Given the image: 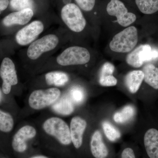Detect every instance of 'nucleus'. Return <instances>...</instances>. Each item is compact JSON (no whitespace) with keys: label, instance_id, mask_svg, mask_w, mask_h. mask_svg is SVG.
Wrapping results in <instances>:
<instances>
[{"label":"nucleus","instance_id":"obj_24","mask_svg":"<svg viewBox=\"0 0 158 158\" xmlns=\"http://www.w3.org/2000/svg\"><path fill=\"white\" fill-rule=\"evenodd\" d=\"M102 128L105 135L111 141H115L120 138V132L108 122L103 123Z\"/></svg>","mask_w":158,"mask_h":158},{"label":"nucleus","instance_id":"obj_28","mask_svg":"<svg viewBox=\"0 0 158 158\" xmlns=\"http://www.w3.org/2000/svg\"><path fill=\"white\" fill-rule=\"evenodd\" d=\"M99 83L104 87H112L117 85V80L113 75H99Z\"/></svg>","mask_w":158,"mask_h":158},{"label":"nucleus","instance_id":"obj_1","mask_svg":"<svg viewBox=\"0 0 158 158\" xmlns=\"http://www.w3.org/2000/svg\"><path fill=\"white\" fill-rule=\"evenodd\" d=\"M100 17L101 22L109 23L121 31L133 25L140 15L127 0H102Z\"/></svg>","mask_w":158,"mask_h":158},{"label":"nucleus","instance_id":"obj_17","mask_svg":"<svg viewBox=\"0 0 158 158\" xmlns=\"http://www.w3.org/2000/svg\"><path fill=\"white\" fill-rule=\"evenodd\" d=\"M81 10L91 15L98 23L101 22L100 8L102 0H74Z\"/></svg>","mask_w":158,"mask_h":158},{"label":"nucleus","instance_id":"obj_21","mask_svg":"<svg viewBox=\"0 0 158 158\" xmlns=\"http://www.w3.org/2000/svg\"><path fill=\"white\" fill-rule=\"evenodd\" d=\"M45 79L46 82L49 85L62 87L68 83L69 76L64 72L55 71L46 73Z\"/></svg>","mask_w":158,"mask_h":158},{"label":"nucleus","instance_id":"obj_27","mask_svg":"<svg viewBox=\"0 0 158 158\" xmlns=\"http://www.w3.org/2000/svg\"><path fill=\"white\" fill-rule=\"evenodd\" d=\"M10 4L12 9L19 11L27 9H32L34 2L33 0H11Z\"/></svg>","mask_w":158,"mask_h":158},{"label":"nucleus","instance_id":"obj_31","mask_svg":"<svg viewBox=\"0 0 158 158\" xmlns=\"http://www.w3.org/2000/svg\"><path fill=\"white\" fill-rule=\"evenodd\" d=\"M9 5V0H0V14L7 9Z\"/></svg>","mask_w":158,"mask_h":158},{"label":"nucleus","instance_id":"obj_7","mask_svg":"<svg viewBox=\"0 0 158 158\" xmlns=\"http://www.w3.org/2000/svg\"><path fill=\"white\" fill-rule=\"evenodd\" d=\"M59 43L56 35L48 34L31 44L27 51V56L31 60H36L43 54L56 48Z\"/></svg>","mask_w":158,"mask_h":158},{"label":"nucleus","instance_id":"obj_10","mask_svg":"<svg viewBox=\"0 0 158 158\" xmlns=\"http://www.w3.org/2000/svg\"><path fill=\"white\" fill-rule=\"evenodd\" d=\"M152 48V45L148 43L137 46L126 57V62L128 65L134 68L142 67L147 63L148 59Z\"/></svg>","mask_w":158,"mask_h":158},{"label":"nucleus","instance_id":"obj_32","mask_svg":"<svg viewBox=\"0 0 158 158\" xmlns=\"http://www.w3.org/2000/svg\"><path fill=\"white\" fill-rule=\"evenodd\" d=\"M31 158H48L47 157L45 156H34L32 157Z\"/></svg>","mask_w":158,"mask_h":158},{"label":"nucleus","instance_id":"obj_15","mask_svg":"<svg viewBox=\"0 0 158 158\" xmlns=\"http://www.w3.org/2000/svg\"><path fill=\"white\" fill-rule=\"evenodd\" d=\"M139 12L144 16L158 15V0H127Z\"/></svg>","mask_w":158,"mask_h":158},{"label":"nucleus","instance_id":"obj_26","mask_svg":"<svg viewBox=\"0 0 158 158\" xmlns=\"http://www.w3.org/2000/svg\"><path fill=\"white\" fill-rule=\"evenodd\" d=\"M69 95L71 100L76 104H81L85 98V91L79 86L73 87L69 91Z\"/></svg>","mask_w":158,"mask_h":158},{"label":"nucleus","instance_id":"obj_8","mask_svg":"<svg viewBox=\"0 0 158 158\" xmlns=\"http://www.w3.org/2000/svg\"><path fill=\"white\" fill-rule=\"evenodd\" d=\"M0 77L2 80V90L6 94L11 92V87L17 85L18 79L14 62L9 58H4L0 67Z\"/></svg>","mask_w":158,"mask_h":158},{"label":"nucleus","instance_id":"obj_12","mask_svg":"<svg viewBox=\"0 0 158 158\" xmlns=\"http://www.w3.org/2000/svg\"><path fill=\"white\" fill-rule=\"evenodd\" d=\"M87 126L86 120L79 116H75L72 118L70 127L71 137L72 142L76 148L81 146L83 135Z\"/></svg>","mask_w":158,"mask_h":158},{"label":"nucleus","instance_id":"obj_20","mask_svg":"<svg viewBox=\"0 0 158 158\" xmlns=\"http://www.w3.org/2000/svg\"><path fill=\"white\" fill-rule=\"evenodd\" d=\"M54 112L62 116H68L74 110L73 102L68 97L64 96L59 99L52 106Z\"/></svg>","mask_w":158,"mask_h":158},{"label":"nucleus","instance_id":"obj_18","mask_svg":"<svg viewBox=\"0 0 158 158\" xmlns=\"http://www.w3.org/2000/svg\"><path fill=\"white\" fill-rule=\"evenodd\" d=\"M144 74L142 70H135L130 72L126 76L125 83L130 92L135 93L144 81Z\"/></svg>","mask_w":158,"mask_h":158},{"label":"nucleus","instance_id":"obj_14","mask_svg":"<svg viewBox=\"0 0 158 158\" xmlns=\"http://www.w3.org/2000/svg\"><path fill=\"white\" fill-rule=\"evenodd\" d=\"M144 144L148 156L150 158H158V129L150 128L144 136Z\"/></svg>","mask_w":158,"mask_h":158},{"label":"nucleus","instance_id":"obj_29","mask_svg":"<svg viewBox=\"0 0 158 158\" xmlns=\"http://www.w3.org/2000/svg\"><path fill=\"white\" fill-rule=\"evenodd\" d=\"M115 69V66L111 62H105L102 66L99 75H113Z\"/></svg>","mask_w":158,"mask_h":158},{"label":"nucleus","instance_id":"obj_4","mask_svg":"<svg viewBox=\"0 0 158 158\" xmlns=\"http://www.w3.org/2000/svg\"><path fill=\"white\" fill-rule=\"evenodd\" d=\"M91 55L88 49L79 46H73L65 49L56 59L57 63L62 66L83 65L91 60Z\"/></svg>","mask_w":158,"mask_h":158},{"label":"nucleus","instance_id":"obj_19","mask_svg":"<svg viewBox=\"0 0 158 158\" xmlns=\"http://www.w3.org/2000/svg\"><path fill=\"white\" fill-rule=\"evenodd\" d=\"M142 70L144 74V81L152 88L158 90V67L153 63H145Z\"/></svg>","mask_w":158,"mask_h":158},{"label":"nucleus","instance_id":"obj_25","mask_svg":"<svg viewBox=\"0 0 158 158\" xmlns=\"http://www.w3.org/2000/svg\"><path fill=\"white\" fill-rule=\"evenodd\" d=\"M143 19L147 23L146 27L148 33L155 36L158 44V15L153 16H144Z\"/></svg>","mask_w":158,"mask_h":158},{"label":"nucleus","instance_id":"obj_5","mask_svg":"<svg viewBox=\"0 0 158 158\" xmlns=\"http://www.w3.org/2000/svg\"><path fill=\"white\" fill-rule=\"evenodd\" d=\"M42 127L47 135L53 137L62 145H68L72 143L70 128L62 118L57 117L48 118Z\"/></svg>","mask_w":158,"mask_h":158},{"label":"nucleus","instance_id":"obj_6","mask_svg":"<svg viewBox=\"0 0 158 158\" xmlns=\"http://www.w3.org/2000/svg\"><path fill=\"white\" fill-rule=\"evenodd\" d=\"M61 91L56 88L34 90L29 97V106L33 110H43L53 105L59 99Z\"/></svg>","mask_w":158,"mask_h":158},{"label":"nucleus","instance_id":"obj_9","mask_svg":"<svg viewBox=\"0 0 158 158\" xmlns=\"http://www.w3.org/2000/svg\"><path fill=\"white\" fill-rule=\"evenodd\" d=\"M42 22L34 21L19 30L15 36L16 42L20 45L26 46L34 42L44 30Z\"/></svg>","mask_w":158,"mask_h":158},{"label":"nucleus","instance_id":"obj_2","mask_svg":"<svg viewBox=\"0 0 158 158\" xmlns=\"http://www.w3.org/2000/svg\"><path fill=\"white\" fill-rule=\"evenodd\" d=\"M139 31L131 25L118 31L113 36L108 47L110 51L117 54H128L138 46Z\"/></svg>","mask_w":158,"mask_h":158},{"label":"nucleus","instance_id":"obj_23","mask_svg":"<svg viewBox=\"0 0 158 158\" xmlns=\"http://www.w3.org/2000/svg\"><path fill=\"white\" fill-rule=\"evenodd\" d=\"M14 121L11 114L0 110V131L9 133L13 129Z\"/></svg>","mask_w":158,"mask_h":158},{"label":"nucleus","instance_id":"obj_13","mask_svg":"<svg viewBox=\"0 0 158 158\" xmlns=\"http://www.w3.org/2000/svg\"><path fill=\"white\" fill-rule=\"evenodd\" d=\"M34 14V11L31 9L12 12L3 19V24L6 27H10L14 25H24L31 21Z\"/></svg>","mask_w":158,"mask_h":158},{"label":"nucleus","instance_id":"obj_33","mask_svg":"<svg viewBox=\"0 0 158 158\" xmlns=\"http://www.w3.org/2000/svg\"><path fill=\"white\" fill-rule=\"evenodd\" d=\"M3 99V95L2 94V91H1V89H0V103L2 102Z\"/></svg>","mask_w":158,"mask_h":158},{"label":"nucleus","instance_id":"obj_22","mask_svg":"<svg viewBox=\"0 0 158 158\" xmlns=\"http://www.w3.org/2000/svg\"><path fill=\"white\" fill-rule=\"evenodd\" d=\"M135 113V110L134 107L128 105L125 106L118 112H116L113 116V119L117 123H125L131 119Z\"/></svg>","mask_w":158,"mask_h":158},{"label":"nucleus","instance_id":"obj_11","mask_svg":"<svg viewBox=\"0 0 158 158\" xmlns=\"http://www.w3.org/2000/svg\"><path fill=\"white\" fill-rule=\"evenodd\" d=\"M37 131L33 126L25 125L20 128L13 136L12 147L17 152H24L27 148V141L35 138Z\"/></svg>","mask_w":158,"mask_h":158},{"label":"nucleus","instance_id":"obj_3","mask_svg":"<svg viewBox=\"0 0 158 158\" xmlns=\"http://www.w3.org/2000/svg\"><path fill=\"white\" fill-rule=\"evenodd\" d=\"M61 16L66 27L74 33L82 32L87 26V20L83 11L76 3H69L63 6Z\"/></svg>","mask_w":158,"mask_h":158},{"label":"nucleus","instance_id":"obj_30","mask_svg":"<svg viewBox=\"0 0 158 158\" xmlns=\"http://www.w3.org/2000/svg\"><path fill=\"white\" fill-rule=\"evenodd\" d=\"M121 158H136L135 153L132 148H127L122 153Z\"/></svg>","mask_w":158,"mask_h":158},{"label":"nucleus","instance_id":"obj_16","mask_svg":"<svg viewBox=\"0 0 158 158\" xmlns=\"http://www.w3.org/2000/svg\"><path fill=\"white\" fill-rule=\"evenodd\" d=\"M90 150L95 158H106L109 153L108 149L103 141L101 133L98 131L94 132L90 142Z\"/></svg>","mask_w":158,"mask_h":158}]
</instances>
